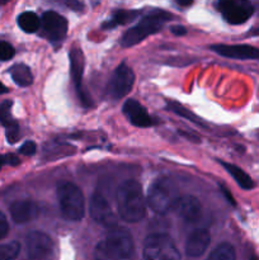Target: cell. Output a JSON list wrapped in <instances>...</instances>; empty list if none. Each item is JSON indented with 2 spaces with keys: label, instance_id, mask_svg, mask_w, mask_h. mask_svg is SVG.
<instances>
[{
  "label": "cell",
  "instance_id": "cell-1",
  "mask_svg": "<svg viewBox=\"0 0 259 260\" xmlns=\"http://www.w3.org/2000/svg\"><path fill=\"white\" fill-rule=\"evenodd\" d=\"M134 251L132 236L126 229H109L106 238L99 241L94 251V260H127Z\"/></svg>",
  "mask_w": 259,
  "mask_h": 260
},
{
  "label": "cell",
  "instance_id": "cell-2",
  "mask_svg": "<svg viewBox=\"0 0 259 260\" xmlns=\"http://www.w3.org/2000/svg\"><path fill=\"white\" fill-rule=\"evenodd\" d=\"M119 216L127 222H139L144 218L146 202L141 184L136 180H126L117 190Z\"/></svg>",
  "mask_w": 259,
  "mask_h": 260
},
{
  "label": "cell",
  "instance_id": "cell-3",
  "mask_svg": "<svg viewBox=\"0 0 259 260\" xmlns=\"http://www.w3.org/2000/svg\"><path fill=\"white\" fill-rule=\"evenodd\" d=\"M172 19V14L163 10H154L142 18L135 27L130 28L121 41L122 47H131L144 41L147 36H151L161 30L164 24Z\"/></svg>",
  "mask_w": 259,
  "mask_h": 260
},
{
  "label": "cell",
  "instance_id": "cell-4",
  "mask_svg": "<svg viewBox=\"0 0 259 260\" xmlns=\"http://www.w3.org/2000/svg\"><path fill=\"white\" fill-rule=\"evenodd\" d=\"M178 198L177 184L170 178L161 177L150 185L147 203L155 213L165 215L174 208Z\"/></svg>",
  "mask_w": 259,
  "mask_h": 260
},
{
  "label": "cell",
  "instance_id": "cell-5",
  "mask_svg": "<svg viewBox=\"0 0 259 260\" xmlns=\"http://www.w3.org/2000/svg\"><path fill=\"white\" fill-rule=\"evenodd\" d=\"M61 213L69 221H80L85 215V198L74 183H63L57 189Z\"/></svg>",
  "mask_w": 259,
  "mask_h": 260
},
{
  "label": "cell",
  "instance_id": "cell-6",
  "mask_svg": "<svg viewBox=\"0 0 259 260\" xmlns=\"http://www.w3.org/2000/svg\"><path fill=\"white\" fill-rule=\"evenodd\" d=\"M144 260H180L177 245L167 234L147 236L144 244Z\"/></svg>",
  "mask_w": 259,
  "mask_h": 260
},
{
  "label": "cell",
  "instance_id": "cell-7",
  "mask_svg": "<svg viewBox=\"0 0 259 260\" xmlns=\"http://www.w3.org/2000/svg\"><path fill=\"white\" fill-rule=\"evenodd\" d=\"M217 8L223 19L235 25L245 23L254 13L250 0H218Z\"/></svg>",
  "mask_w": 259,
  "mask_h": 260
},
{
  "label": "cell",
  "instance_id": "cell-8",
  "mask_svg": "<svg viewBox=\"0 0 259 260\" xmlns=\"http://www.w3.org/2000/svg\"><path fill=\"white\" fill-rule=\"evenodd\" d=\"M135 83V74L130 66L121 63L112 75L108 84V93L113 99H121L131 91Z\"/></svg>",
  "mask_w": 259,
  "mask_h": 260
},
{
  "label": "cell",
  "instance_id": "cell-9",
  "mask_svg": "<svg viewBox=\"0 0 259 260\" xmlns=\"http://www.w3.org/2000/svg\"><path fill=\"white\" fill-rule=\"evenodd\" d=\"M27 251L30 260H50L53 254V241L42 231H32L27 236Z\"/></svg>",
  "mask_w": 259,
  "mask_h": 260
},
{
  "label": "cell",
  "instance_id": "cell-10",
  "mask_svg": "<svg viewBox=\"0 0 259 260\" xmlns=\"http://www.w3.org/2000/svg\"><path fill=\"white\" fill-rule=\"evenodd\" d=\"M89 212H90L91 218L95 222L101 223L104 228H116L117 217L114 215L113 210L109 206L108 201L99 193L91 196L90 205H89Z\"/></svg>",
  "mask_w": 259,
  "mask_h": 260
},
{
  "label": "cell",
  "instance_id": "cell-11",
  "mask_svg": "<svg viewBox=\"0 0 259 260\" xmlns=\"http://www.w3.org/2000/svg\"><path fill=\"white\" fill-rule=\"evenodd\" d=\"M41 24L46 37L53 42L62 41L68 33V20L56 12H46L42 15Z\"/></svg>",
  "mask_w": 259,
  "mask_h": 260
},
{
  "label": "cell",
  "instance_id": "cell-12",
  "mask_svg": "<svg viewBox=\"0 0 259 260\" xmlns=\"http://www.w3.org/2000/svg\"><path fill=\"white\" fill-rule=\"evenodd\" d=\"M211 50L234 60H259V50L248 45H212Z\"/></svg>",
  "mask_w": 259,
  "mask_h": 260
},
{
  "label": "cell",
  "instance_id": "cell-13",
  "mask_svg": "<svg viewBox=\"0 0 259 260\" xmlns=\"http://www.w3.org/2000/svg\"><path fill=\"white\" fill-rule=\"evenodd\" d=\"M70 68H71V76L75 83L76 90H78L79 98L83 102L84 106H90V99L84 93V89L81 86V79H83L84 71V56L80 48L75 47L70 51Z\"/></svg>",
  "mask_w": 259,
  "mask_h": 260
},
{
  "label": "cell",
  "instance_id": "cell-14",
  "mask_svg": "<svg viewBox=\"0 0 259 260\" xmlns=\"http://www.w3.org/2000/svg\"><path fill=\"white\" fill-rule=\"evenodd\" d=\"M173 210L188 222H196L202 212L200 201L193 196H183L178 198Z\"/></svg>",
  "mask_w": 259,
  "mask_h": 260
},
{
  "label": "cell",
  "instance_id": "cell-15",
  "mask_svg": "<svg viewBox=\"0 0 259 260\" xmlns=\"http://www.w3.org/2000/svg\"><path fill=\"white\" fill-rule=\"evenodd\" d=\"M123 114L136 127H150L152 119L146 109L135 99H127L123 104Z\"/></svg>",
  "mask_w": 259,
  "mask_h": 260
},
{
  "label": "cell",
  "instance_id": "cell-16",
  "mask_svg": "<svg viewBox=\"0 0 259 260\" xmlns=\"http://www.w3.org/2000/svg\"><path fill=\"white\" fill-rule=\"evenodd\" d=\"M210 241V233L206 229H197L188 236L187 243H185V254L192 258H198L208 248Z\"/></svg>",
  "mask_w": 259,
  "mask_h": 260
},
{
  "label": "cell",
  "instance_id": "cell-17",
  "mask_svg": "<svg viewBox=\"0 0 259 260\" xmlns=\"http://www.w3.org/2000/svg\"><path fill=\"white\" fill-rule=\"evenodd\" d=\"M40 213V208L33 201H15L10 206V216L15 223H27L35 220Z\"/></svg>",
  "mask_w": 259,
  "mask_h": 260
},
{
  "label": "cell",
  "instance_id": "cell-18",
  "mask_svg": "<svg viewBox=\"0 0 259 260\" xmlns=\"http://www.w3.org/2000/svg\"><path fill=\"white\" fill-rule=\"evenodd\" d=\"M221 165H222V167L228 170L229 174H230L231 177L236 180V183L239 184V187H241L243 189H245V190L253 189L254 185L255 184H254L253 179H251V178L249 177V175L246 174L244 170H241L240 168L236 167V165L229 164V162H221Z\"/></svg>",
  "mask_w": 259,
  "mask_h": 260
},
{
  "label": "cell",
  "instance_id": "cell-19",
  "mask_svg": "<svg viewBox=\"0 0 259 260\" xmlns=\"http://www.w3.org/2000/svg\"><path fill=\"white\" fill-rule=\"evenodd\" d=\"M10 75L17 85L19 86H29L33 83V75L30 69L23 63H17V65L10 68Z\"/></svg>",
  "mask_w": 259,
  "mask_h": 260
},
{
  "label": "cell",
  "instance_id": "cell-20",
  "mask_svg": "<svg viewBox=\"0 0 259 260\" xmlns=\"http://www.w3.org/2000/svg\"><path fill=\"white\" fill-rule=\"evenodd\" d=\"M18 25L27 33H35L40 29L41 19L33 12H24L18 17Z\"/></svg>",
  "mask_w": 259,
  "mask_h": 260
},
{
  "label": "cell",
  "instance_id": "cell-21",
  "mask_svg": "<svg viewBox=\"0 0 259 260\" xmlns=\"http://www.w3.org/2000/svg\"><path fill=\"white\" fill-rule=\"evenodd\" d=\"M235 249L231 244L222 243L218 246H216L211 254L208 255L207 260H235Z\"/></svg>",
  "mask_w": 259,
  "mask_h": 260
},
{
  "label": "cell",
  "instance_id": "cell-22",
  "mask_svg": "<svg viewBox=\"0 0 259 260\" xmlns=\"http://www.w3.org/2000/svg\"><path fill=\"white\" fill-rule=\"evenodd\" d=\"M140 12L137 10H117L113 15H112L111 19L107 23H104L103 28H114L116 25L124 24V23L130 22L134 18H136V15L139 14Z\"/></svg>",
  "mask_w": 259,
  "mask_h": 260
},
{
  "label": "cell",
  "instance_id": "cell-23",
  "mask_svg": "<svg viewBox=\"0 0 259 260\" xmlns=\"http://www.w3.org/2000/svg\"><path fill=\"white\" fill-rule=\"evenodd\" d=\"M168 109H169V111H172L173 113L178 114V116L183 117V118H185V119H188V121L193 122V123L198 124V126H203L202 121H200V118H198V117H196L192 112H189L188 109H185L182 104L177 103V102H169V103H168Z\"/></svg>",
  "mask_w": 259,
  "mask_h": 260
},
{
  "label": "cell",
  "instance_id": "cell-24",
  "mask_svg": "<svg viewBox=\"0 0 259 260\" xmlns=\"http://www.w3.org/2000/svg\"><path fill=\"white\" fill-rule=\"evenodd\" d=\"M20 251V244L18 241H10V243L0 245V260H13L18 256Z\"/></svg>",
  "mask_w": 259,
  "mask_h": 260
},
{
  "label": "cell",
  "instance_id": "cell-25",
  "mask_svg": "<svg viewBox=\"0 0 259 260\" xmlns=\"http://www.w3.org/2000/svg\"><path fill=\"white\" fill-rule=\"evenodd\" d=\"M12 106L13 103L10 101H5L0 104V123L5 127L15 122L12 117Z\"/></svg>",
  "mask_w": 259,
  "mask_h": 260
},
{
  "label": "cell",
  "instance_id": "cell-26",
  "mask_svg": "<svg viewBox=\"0 0 259 260\" xmlns=\"http://www.w3.org/2000/svg\"><path fill=\"white\" fill-rule=\"evenodd\" d=\"M15 51L8 42H0V61H8L14 56Z\"/></svg>",
  "mask_w": 259,
  "mask_h": 260
},
{
  "label": "cell",
  "instance_id": "cell-27",
  "mask_svg": "<svg viewBox=\"0 0 259 260\" xmlns=\"http://www.w3.org/2000/svg\"><path fill=\"white\" fill-rule=\"evenodd\" d=\"M7 128V140L9 144H15L19 139V126L17 122L12 123L10 126L5 127Z\"/></svg>",
  "mask_w": 259,
  "mask_h": 260
},
{
  "label": "cell",
  "instance_id": "cell-28",
  "mask_svg": "<svg viewBox=\"0 0 259 260\" xmlns=\"http://www.w3.org/2000/svg\"><path fill=\"white\" fill-rule=\"evenodd\" d=\"M36 150H37V146H36L35 142L27 141V142H24L22 146H20L19 152L20 154L25 155V156H32V155L36 152Z\"/></svg>",
  "mask_w": 259,
  "mask_h": 260
},
{
  "label": "cell",
  "instance_id": "cell-29",
  "mask_svg": "<svg viewBox=\"0 0 259 260\" xmlns=\"http://www.w3.org/2000/svg\"><path fill=\"white\" fill-rule=\"evenodd\" d=\"M9 231V225H8L7 217L4 216V213L0 211V239L5 238Z\"/></svg>",
  "mask_w": 259,
  "mask_h": 260
},
{
  "label": "cell",
  "instance_id": "cell-30",
  "mask_svg": "<svg viewBox=\"0 0 259 260\" xmlns=\"http://www.w3.org/2000/svg\"><path fill=\"white\" fill-rule=\"evenodd\" d=\"M5 162H7L8 165H12V167H17V165L19 164V159H18V156H15V155L8 154L5 155Z\"/></svg>",
  "mask_w": 259,
  "mask_h": 260
},
{
  "label": "cell",
  "instance_id": "cell-31",
  "mask_svg": "<svg viewBox=\"0 0 259 260\" xmlns=\"http://www.w3.org/2000/svg\"><path fill=\"white\" fill-rule=\"evenodd\" d=\"M170 30H172V33L174 36H184L185 33H187V29H185L183 25H173V27L170 28Z\"/></svg>",
  "mask_w": 259,
  "mask_h": 260
},
{
  "label": "cell",
  "instance_id": "cell-32",
  "mask_svg": "<svg viewBox=\"0 0 259 260\" xmlns=\"http://www.w3.org/2000/svg\"><path fill=\"white\" fill-rule=\"evenodd\" d=\"M220 189L222 190V193H223V196H225L226 198H228V201H229V203H231V205L233 206H236V203H235V201H234V197L233 196L230 194V192H229L228 189H226L225 187H223V185H220Z\"/></svg>",
  "mask_w": 259,
  "mask_h": 260
},
{
  "label": "cell",
  "instance_id": "cell-33",
  "mask_svg": "<svg viewBox=\"0 0 259 260\" xmlns=\"http://www.w3.org/2000/svg\"><path fill=\"white\" fill-rule=\"evenodd\" d=\"M66 5H69L73 9H81V4L78 2V0H63Z\"/></svg>",
  "mask_w": 259,
  "mask_h": 260
},
{
  "label": "cell",
  "instance_id": "cell-34",
  "mask_svg": "<svg viewBox=\"0 0 259 260\" xmlns=\"http://www.w3.org/2000/svg\"><path fill=\"white\" fill-rule=\"evenodd\" d=\"M180 7H189L190 4L193 3V0H175Z\"/></svg>",
  "mask_w": 259,
  "mask_h": 260
},
{
  "label": "cell",
  "instance_id": "cell-35",
  "mask_svg": "<svg viewBox=\"0 0 259 260\" xmlns=\"http://www.w3.org/2000/svg\"><path fill=\"white\" fill-rule=\"evenodd\" d=\"M5 93H8V88L2 83V81H0V94H5Z\"/></svg>",
  "mask_w": 259,
  "mask_h": 260
},
{
  "label": "cell",
  "instance_id": "cell-36",
  "mask_svg": "<svg viewBox=\"0 0 259 260\" xmlns=\"http://www.w3.org/2000/svg\"><path fill=\"white\" fill-rule=\"evenodd\" d=\"M7 162H5V156H3V155H0V169L3 168V165H5Z\"/></svg>",
  "mask_w": 259,
  "mask_h": 260
},
{
  "label": "cell",
  "instance_id": "cell-37",
  "mask_svg": "<svg viewBox=\"0 0 259 260\" xmlns=\"http://www.w3.org/2000/svg\"><path fill=\"white\" fill-rule=\"evenodd\" d=\"M8 2H9V0H0V5H4V4H7Z\"/></svg>",
  "mask_w": 259,
  "mask_h": 260
},
{
  "label": "cell",
  "instance_id": "cell-38",
  "mask_svg": "<svg viewBox=\"0 0 259 260\" xmlns=\"http://www.w3.org/2000/svg\"><path fill=\"white\" fill-rule=\"evenodd\" d=\"M250 260H259L258 258H256V256H253V258H251Z\"/></svg>",
  "mask_w": 259,
  "mask_h": 260
}]
</instances>
